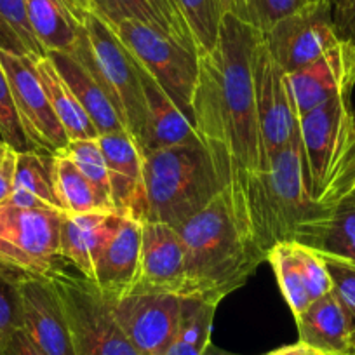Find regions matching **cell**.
<instances>
[{
	"mask_svg": "<svg viewBox=\"0 0 355 355\" xmlns=\"http://www.w3.org/2000/svg\"><path fill=\"white\" fill-rule=\"evenodd\" d=\"M261 39L259 30L227 11L216 47L199 60L193 128L232 196L248 174L263 169L252 77V60Z\"/></svg>",
	"mask_w": 355,
	"mask_h": 355,
	"instance_id": "6da1fadb",
	"label": "cell"
},
{
	"mask_svg": "<svg viewBox=\"0 0 355 355\" xmlns=\"http://www.w3.org/2000/svg\"><path fill=\"white\" fill-rule=\"evenodd\" d=\"M327 274L331 279V291L347 312L352 326V347L355 345V265L341 258L322 254ZM350 354V352H348Z\"/></svg>",
	"mask_w": 355,
	"mask_h": 355,
	"instance_id": "d590c367",
	"label": "cell"
},
{
	"mask_svg": "<svg viewBox=\"0 0 355 355\" xmlns=\"http://www.w3.org/2000/svg\"><path fill=\"white\" fill-rule=\"evenodd\" d=\"M266 355H324V354H320V352L313 350V348L306 347V345H303L302 341H298L296 345H288V347L277 348V350L270 352V354H266Z\"/></svg>",
	"mask_w": 355,
	"mask_h": 355,
	"instance_id": "b9f144b4",
	"label": "cell"
},
{
	"mask_svg": "<svg viewBox=\"0 0 355 355\" xmlns=\"http://www.w3.org/2000/svg\"><path fill=\"white\" fill-rule=\"evenodd\" d=\"M77 2L82 8L96 12L108 25L121 21L143 23L197 51L192 33L174 0H77Z\"/></svg>",
	"mask_w": 355,
	"mask_h": 355,
	"instance_id": "44dd1931",
	"label": "cell"
},
{
	"mask_svg": "<svg viewBox=\"0 0 355 355\" xmlns=\"http://www.w3.org/2000/svg\"><path fill=\"white\" fill-rule=\"evenodd\" d=\"M295 249L303 275H305L310 298L313 302V300L320 298V296L331 291V279L329 274H327L326 263H324L322 254L319 251H315V249L309 248V245L295 242Z\"/></svg>",
	"mask_w": 355,
	"mask_h": 355,
	"instance_id": "74e56055",
	"label": "cell"
},
{
	"mask_svg": "<svg viewBox=\"0 0 355 355\" xmlns=\"http://www.w3.org/2000/svg\"><path fill=\"white\" fill-rule=\"evenodd\" d=\"M202 355H239V354H232V352H227V350H223V348H218L216 345L209 343L206 347V350H204Z\"/></svg>",
	"mask_w": 355,
	"mask_h": 355,
	"instance_id": "7bdbcfd3",
	"label": "cell"
},
{
	"mask_svg": "<svg viewBox=\"0 0 355 355\" xmlns=\"http://www.w3.org/2000/svg\"><path fill=\"white\" fill-rule=\"evenodd\" d=\"M121 220L122 216L115 213L63 214L60 258L75 266L82 277L93 281L98 258L117 230Z\"/></svg>",
	"mask_w": 355,
	"mask_h": 355,
	"instance_id": "ac0fdd59",
	"label": "cell"
},
{
	"mask_svg": "<svg viewBox=\"0 0 355 355\" xmlns=\"http://www.w3.org/2000/svg\"><path fill=\"white\" fill-rule=\"evenodd\" d=\"M300 138L310 196L317 202L334 207L331 196L355 139L352 91H345L302 115Z\"/></svg>",
	"mask_w": 355,
	"mask_h": 355,
	"instance_id": "8992f818",
	"label": "cell"
},
{
	"mask_svg": "<svg viewBox=\"0 0 355 355\" xmlns=\"http://www.w3.org/2000/svg\"><path fill=\"white\" fill-rule=\"evenodd\" d=\"M315 251L355 265V204H338L324 227Z\"/></svg>",
	"mask_w": 355,
	"mask_h": 355,
	"instance_id": "836d02e7",
	"label": "cell"
},
{
	"mask_svg": "<svg viewBox=\"0 0 355 355\" xmlns=\"http://www.w3.org/2000/svg\"><path fill=\"white\" fill-rule=\"evenodd\" d=\"M18 150L0 139V206L9 200L15 187Z\"/></svg>",
	"mask_w": 355,
	"mask_h": 355,
	"instance_id": "ab89813d",
	"label": "cell"
},
{
	"mask_svg": "<svg viewBox=\"0 0 355 355\" xmlns=\"http://www.w3.org/2000/svg\"><path fill=\"white\" fill-rule=\"evenodd\" d=\"M327 4L338 39L355 47V0H327Z\"/></svg>",
	"mask_w": 355,
	"mask_h": 355,
	"instance_id": "f35d334b",
	"label": "cell"
},
{
	"mask_svg": "<svg viewBox=\"0 0 355 355\" xmlns=\"http://www.w3.org/2000/svg\"><path fill=\"white\" fill-rule=\"evenodd\" d=\"M252 77L263 152L261 171H265L268 159L298 136L300 115L296 112L289 75L272 58L263 39L256 47L252 60Z\"/></svg>",
	"mask_w": 355,
	"mask_h": 355,
	"instance_id": "30bf717a",
	"label": "cell"
},
{
	"mask_svg": "<svg viewBox=\"0 0 355 355\" xmlns=\"http://www.w3.org/2000/svg\"><path fill=\"white\" fill-rule=\"evenodd\" d=\"M23 331L46 355H77L63 305L47 275L21 279Z\"/></svg>",
	"mask_w": 355,
	"mask_h": 355,
	"instance_id": "5bb4252c",
	"label": "cell"
},
{
	"mask_svg": "<svg viewBox=\"0 0 355 355\" xmlns=\"http://www.w3.org/2000/svg\"><path fill=\"white\" fill-rule=\"evenodd\" d=\"M82 15L84 33L71 54L93 71L114 103L125 131L143 152L146 105L138 63L103 18L85 8H82Z\"/></svg>",
	"mask_w": 355,
	"mask_h": 355,
	"instance_id": "5b68a950",
	"label": "cell"
},
{
	"mask_svg": "<svg viewBox=\"0 0 355 355\" xmlns=\"http://www.w3.org/2000/svg\"><path fill=\"white\" fill-rule=\"evenodd\" d=\"M289 75L296 112L305 115L324 101L355 87V47L340 40L313 63Z\"/></svg>",
	"mask_w": 355,
	"mask_h": 355,
	"instance_id": "e0dca14e",
	"label": "cell"
},
{
	"mask_svg": "<svg viewBox=\"0 0 355 355\" xmlns=\"http://www.w3.org/2000/svg\"><path fill=\"white\" fill-rule=\"evenodd\" d=\"M0 51L30 58L47 56L30 28L25 0H0Z\"/></svg>",
	"mask_w": 355,
	"mask_h": 355,
	"instance_id": "4dcf8cb0",
	"label": "cell"
},
{
	"mask_svg": "<svg viewBox=\"0 0 355 355\" xmlns=\"http://www.w3.org/2000/svg\"><path fill=\"white\" fill-rule=\"evenodd\" d=\"M354 347H355V345H354Z\"/></svg>",
	"mask_w": 355,
	"mask_h": 355,
	"instance_id": "7dc6e473",
	"label": "cell"
},
{
	"mask_svg": "<svg viewBox=\"0 0 355 355\" xmlns=\"http://www.w3.org/2000/svg\"><path fill=\"white\" fill-rule=\"evenodd\" d=\"M174 228L185 249L183 298H200L220 305L266 261L239 227L228 189Z\"/></svg>",
	"mask_w": 355,
	"mask_h": 355,
	"instance_id": "3957f363",
	"label": "cell"
},
{
	"mask_svg": "<svg viewBox=\"0 0 355 355\" xmlns=\"http://www.w3.org/2000/svg\"><path fill=\"white\" fill-rule=\"evenodd\" d=\"M139 67V64H138ZM143 94H145L146 105V129L145 143H143V153L152 150L169 148L178 145H190L199 143L200 138L193 128L192 121L182 112L169 94L159 85L155 78L150 77L141 67Z\"/></svg>",
	"mask_w": 355,
	"mask_h": 355,
	"instance_id": "ffe728a7",
	"label": "cell"
},
{
	"mask_svg": "<svg viewBox=\"0 0 355 355\" xmlns=\"http://www.w3.org/2000/svg\"><path fill=\"white\" fill-rule=\"evenodd\" d=\"M300 341L324 355H348L352 326L347 312L333 291L313 300L298 317Z\"/></svg>",
	"mask_w": 355,
	"mask_h": 355,
	"instance_id": "603a6c76",
	"label": "cell"
},
{
	"mask_svg": "<svg viewBox=\"0 0 355 355\" xmlns=\"http://www.w3.org/2000/svg\"><path fill=\"white\" fill-rule=\"evenodd\" d=\"M263 40L286 73L313 63L340 42L327 0L313 2L284 18L263 33Z\"/></svg>",
	"mask_w": 355,
	"mask_h": 355,
	"instance_id": "7c38bea8",
	"label": "cell"
},
{
	"mask_svg": "<svg viewBox=\"0 0 355 355\" xmlns=\"http://www.w3.org/2000/svg\"><path fill=\"white\" fill-rule=\"evenodd\" d=\"M110 176L112 207L119 216L143 221L146 216L143 152L128 131L98 136Z\"/></svg>",
	"mask_w": 355,
	"mask_h": 355,
	"instance_id": "2e32d148",
	"label": "cell"
},
{
	"mask_svg": "<svg viewBox=\"0 0 355 355\" xmlns=\"http://www.w3.org/2000/svg\"><path fill=\"white\" fill-rule=\"evenodd\" d=\"M8 204L28 209L61 211L51 176L49 153L26 150L18 153L12 193Z\"/></svg>",
	"mask_w": 355,
	"mask_h": 355,
	"instance_id": "d4e9b609",
	"label": "cell"
},
{
	"mask_svg": "<svg viewBox=\"0 0 355 355\" xmlns=\"http://www.w3.org/2000/svg\"><path fill=\"white\" fill-rule=\"evenodd\" d=\"M47 56L53 60L54 67L58 68L68 87L71 89V93L75 94L78 103L85 110L87 117L91 119V122L96 128L98 136L125 131L114 103L107 96L93 71L89 70L80 60H77L73 54L51 53Z\"/></svg>",
	"mask_w": 355,
	"mask_h": 355,
	"instance_id": "cb8c5ba5",
	"label": "cell"
},
{
	"mask_svg": "<svg viewBox=\"0 0 355 355\" xmlns=\"http://www.w3.org/2000/svg\"><path fill=\"white\" fill-rule=\"evenodd\" d=\"M176 6L200 56L211 53L216 47L221 19L232 9V0H176Z\"/></svg>",
	"mask_w": 355,
	"mask_h": 355,
	"instance_id": "f546056e",
	"label": "cell"
},
{
	"mask_svg": "<svg viewBox=\"0 0 355 355\" xmlns=\"http://www.w3.org/2000/svg\"><path fill=\"white\" fill-rule=\"evenodd\" d=\"M61 152L77 166L85 176L98 196L105 200L108 207H112V193H110V176H108V166L105 160L103 150H101L98 138L93 139H77L70 141Z\"/></svg>",
	"mask_w": 355,
	"mask_h": 355,
	"instance_id": "d6a6232c",
	"label": "cell"
},
{
	"mask_svg": "<svg viewBox=\"0 0 355 355\" xmlns=\"http://www.w3.org/2000/svg\"><path fill=\"white\" fill-rule=\"evenodd\" d=\"M25 272L0 261V355L11 338L23 329L21 279Z\"/></svg>",
	"mask_w": 355,
	"mask_h": 355,
	"instance_id": "1f68e13d",
	"label": "cell"
},
{
	"mask_svg": "<svg viewBox=\"0 0 355 355\" xmlns=\"http://www.w3.org/2000/svg\"><path fill=\"white\" fill-rule=\"evenodd\" d=\"M110 26L136 63L159 82L160 87L193 124L192 98L199 78L200 54L143 23L121 21Z\"/></svg>",
	"mask_w": 355,
	"mask_h": 355,
	"instance_id": "ba28073f",
	"label": "cell"
},
{
	"mask_svg": "<svg viewBox=\"0 0 355 355\" xmlns=\"http://www.w3.org/2000/svg\"><path fill=\"white\" fill-rule=\"evenodd\" d=\"M141 221L122 216L94 268L93 282L110 298L129 295L138 282Z\"/></svg>",
	"mask_w": 355,
	"mask_h": 355,
	"instance_id": "d6986e66",
	"label": "cell"
},
{
	"mask_svg": "<svg viewBox=\"0 0 355 355\" xmlns=\"http://www.w3.org/2000/svg\"><path fill=\"white\" fill-rule=\"evenodd\" d=\"M146 216L178 227L227 187L202 141L143 153Z\"/></svg>",
	"mask_w": 355,
	"mask_h": 355,
	"instance_id": "277c9868",
	"label": "cell"
},
{
	"mask_svg": "<svg viewBox=\"0 0 355 355\" xmlns=\"http://www.w3.org/2000/svg\"><path fill=\"white\" fill-rule=\"evenodd\" d=\"M354 190H355V139H354V146H352L350 155H348L343 171H341L336 185H334L333 196H331V204L336 207L338 204L343 202V200L347 199Z\"/></svg>",
	"mask_w": 355,
	"mask_h": 355,
	"instance_id": "60d3db41",
	"label": "cell"
},
{
	"mask_svg": "<svg viewBox=\"0 0 355 355\" xmlns=\"http://www.w3.org/2000/svg\"><path fill=\"white\" fill-rule=\"evenodd\" d=\"M216 309V303L206 300L183 298L176 334L162 355H202L211 343Z\"/></svg>",
	"mask_w": 355,
	"mask_h": 355,
	"instance_id": "83f0119b",
	"label": "cell"
},
{
	"mask_svg": "<svg viewBox=\"0 0 355 355\" xmlns=\"http://www.w3.org/2000/svg\"><path fill=\"white\" fill-rule=\"evenodd\" d=\"M343 202H352V204H355V190H354V192L350 193V196L347 197V199L343 200Z\"/></svg>",
	"mask_w": 355,
	"mask_h": 355,
	"instance_id": "ee69618b",
	"label": "cell"
},
{
	"mask_svg": "<svg viewBox=\"0 0 355 355\" xmlns=\"http://www.w3.org/2000/svg\"><path fill=\"white\" fill-rule=\"evenodd\" d=\"M183 296L135 291L114 300L119 326L139 355H162L174 338Z\"/></svg>",
	"mask_w": 355,
	"mask_h": 355,
	"instance_id": "4fadbf2b",
	"label": "cell"
},
{
	"mask_svg": "<svg viewBox=\"0 0 355 355\" xmlns=\"http://www.w3.org/2000/svg\"><path fill=\"white\" fill-rule=\"evenodd\" d=\"M0 64L8 77L12 101L32 150L46 153L61 152L70 139L54 115L33 58L0 51Z\"/></svg>",
	"mask_w": 355,
	"mask_h": 355,
	"instance_id": "8fae6325",
	"label": "cell"
},
{
	"mask_svg": "<svg viewBox=\"0 0 355 355\" xmlns=\"http://www.w3.org/2000/svg\"><path fill=\"white\" fill-rule=\"evenodd\" d=\"M63 213L0 206V261L25 274L47 275L60 265Z\"/></svg>",
	"mask_w": 355,
	"mask_h": 355,
	"instance_id": "9c48e42d",
	"label": "cell"
},
{
	"mask_svg": "<svg viewBox=\"0 0 355 355\" xmlns=\"http://www.w3.org/2000/svg\"><path fill=\"white\" fill-rule=\"evenodd\" d=\"M0 139L18 152L32 150L25 132H23L21 122H19L15 101H12L11 87H9L2 64H0Z\"/></svg>",
	"mask_w": 355,
	"mask_h": 355,
	"instance_id": "8d00e7d4",
	"label": "cell"
},
{
	"mask_svg": "<svg viewBox=\"0 0 355 355\" xmlns=\"http://www.w3.org/2000/svg\"><path fill=\"white\" fill-rule=\"evenodd\" d=\"M33 64H35V70L39 73L44 89H46L54 115L67 132L68 139L77 141V139L98 138L96 128L87 117L82 105L78 103L75 94L71 93V89L68 87L64 78L60 75L58 68L54 67L53 60L49 56L33 58Z\"/></svg>",
	"mask_w": 355,
	"mask_h": 355,
	"instance_id": "484cf974",
	"label": "cell"
},
{
	"mask_svg": "<svg viewBox=\"0 0 355 355\" xmlns=\"http://www.w3.org/2000/svg\"><path fill=\"white\" fill-rule=\"evenodd\" d=\"M322 0H232V12L261 33L268 32L288 16Z\"/></svg>",
	"mask_w": 355,
	"mask_h": 355,
	"instance_id": "e575fe53",
	"label": "cell"
},
{
	"mask_svg": "<svg viewBox=\"0 0 355 355\" xmlns=\"http://www.w3.org/2000/svg\"><path fill=\"white\" fill-rule=\"evenodd\" d=\"M174 2H176V0H174Z\"/></svg>",
	"mask_w": 355,
	"mask_h": 355,
	"instance_id": "bcb514c9",
	"label": "cell"
},
{
	"mask_svg": "<svg viewBox=\"0 0 355 355\" xmlns=\"http://www.w3.org/2000/svg\"><path fill=\"white\" fill-rule=\"evenodd\" d=\"M63 305L77 355H139L119 326L114 298L93 281L58 265L47 274Z\"/></svg>",
	"mask_w": 355,
	"mask_h": 355,
	"instance_id": "52a82bcc",
	"label": "cell"
},
{
	"mask_svg": "<svg viewBox=\"0 0 355 355\" xmlns=\"http://www.w3.org/2000/svg\"><path fill=\"white\" fill-rule=\"evenodd\" d=\"M266 261L270 263L282 296L296 319L312 303V298H310L305 275L296 256L295 242L275 244L266 254Z\"/></svg>",
	"mask_w": 355,
	"mask_h": 355,
	"instance_id": "f1b7e54d",
	"label": "cell"
},
{
	"mask_svg": "<svg viewBox=\"0 0 355 355\" xmlns=\"http://www.w3.org/2000/svg\"><path fill=\"white\" fill-rule=\"evenodd\" d=\"M348 355H355V347H352V350H350V354Z\"/></svg>",
	"mask_w": 355,
	"mask_h": 355,
	"instance_id": "f6af8a7d",
	"label": "cell"
},
{
	"mask_svg": "<svg viewBox=\"0 0 355 355\" xmlns=\"http://www.w3.org/2000/svg\"><path fill=\"white\" fill-rule=\"evenodd\" d=\"M185 249L174 227L160 221H141V254L135 291L173 293L182 296Z\"/></svg>",
	"mask_w": 355,
	"mask_h": 355,
	"instance_id": "9a60e30c",
	"label": "cell"
},
{
	"mask_svg": "<svg viewBox=\"0 0 355 355\" xmlns=\"http://www.w3.org/2000/svg\"><path fill=\"white\" fill-rule=\"evenodd\" d=\"M232 206L239 227L265 259L281 242H298L315 249L336 209L310 196L300 132L268 159L265 171L244 178L241 189L232 196Z\"/></svg>",
	"mask_w": 355,
	"mask_h": 355,
	"instance_id": "7a4b0ae2",
	"label": "cell"
},
{
	"mask_svg": "<svg viewBox=\"0 0 355 355\" xmlns=\"http://www.w3.org/2000/svg\"><path fill=\"white\" fill-rule=\"evenodd\" d=\"M30 28L44 53L71 54L84 33V15L77 0H25Z\"/></svg>",
	"mask_w": 355,
	"mask_h": 355,
	"instance_id": "7402d4cb",
	"label": "cell"
},
{
	"mask_svg": "<svg viewBox=\"0 0 355 355\" xmlns=\"http://www.w3.org/2000/svg\"><path fill=\"white\" fill-rule=\"evenodd\" d=\"M54 192L63 214L114 213L63 152L49 153Z\"/></svg>",
	"mask_w": 355,
	"mask_h": 355,
	"instance_id": "4316f807",
	"label": "cell"
}]
</instances>
